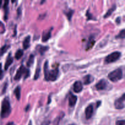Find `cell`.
Returning <instances> with one entry per match:
<instances>
[{"mask_svg":"<svg viewBox=\"0 0 125 125\" xmlns=\"http://www.w3.org/2000/svg\"><path fill=\"white\" fill-rule=\"evenodd\" d=\"M43 68L45 80L47 81H55L57 79V76H58L59 73L58 68L50 70L49 69L48 61H46L44 63Z\"/></svg>","mask_w":125,"mask_h":125,"instance_id":"6da1fadb","label":"cell"},{"mask_svg":"<svg viewBox=\"0 0 125 125\" xmlns=\"http://www.w3.org/2000/svg\"><path fill=\"white\" fill-rule=\"evenodd\" d=\"M94 114V106L93 104H90L86 107L85 109V118L87 120L92 118Z\"/></svg>","mask_w":125,"mask_h":125,"instance_id":"ba28073f","label":"cell"},{"mask_svg":"<svg viewBox=\"0 0 125 125\" xmlns=\"http://www.w3.org/2000/svg\"><path fill=\"white\" fill-rule=\"evenodd\" d=\"M6 125H13V122H9Z\"/></svg>","mask_w":125,"mask_h":125,"instance_id":"836d02e7","label":"cell"},{"mask_svg":"<svg viewBox=\"0 0 125 125\" xmlns=\"http://www.w3.org/2000/svg\"><path fill=\"white\" fill-rule=\"evenodd\" d=\"M116 125H125V121L124 120H118L116 122Z\"/></svg>","mask_w":125,"mask_h":125,"instance_id":"83f0119b","label":"cell"},{"mask_svg":"<svg viewBox=\"0 0 125 125\" xmlns=\"http://www.w3.org/2000/svg\"><path fill=\"white\" fill-rule=\"evenodd\" d=\"M83 81H84V84L85 85H88L92 83V82L94 81V78L90 74H88L85 76L83 78Z\"/></svg>","mask_w":125,"mask_h":125,"instance_id":"4fadbf2b","label":"cell"},{"mask_svg":"<svg viewBox=\"0 0 125 125\" xmlns=\"http://www.w3.org/2000/svg\"><path fill=\"white\" fill-rule=\"evenodd\" d=\"M52 30V28H51L50 30L48 31H45L43 32L42 34V40L43 42H47L49 39L51 38V31Z\"/></svg>","mask_w":125,"mask_h":125,"instance_id":"8fae6325","label":"cell"},{"mask_svg":"<svg viewBox=\"0 0 125 125\" xmlns=\"http://www.w3.org/2000/svg\"><path fill=\"white\" fill-rule=\"evenodd\" d=\"M9 47L10 46H9V45H4L3 46H2V47L0 48V56H2L5 52H6V51H7V50L9 48Z\"/></svg>","mask_w":125,"mask_h":125,"instance_id":"44dd1931","label":"cell"},{"mask_svg":"<svg viewBox=\"0 0 125 125\" xmlns=\"http://www.w3.org/2000/svg\"><path fill=\"white\" fill-rule=\"evenodd\" d=\"M123 70L120 68L112 71L108 74V78L114 83H116V82H118V81L121 80L123 78Z\"/></svg>","mask_w":125,"mask_h":125,"instance_id":"3957f363","label":"cell"},{"mask_svg":"<svg viewBox=\"0 0 125 125\" xmlns=\"http://www.w3.org/2000/svg\"><path fill=\"white\" fill-rule=\"evenodd\" d=\"M21 7H20L19 8L17 9V15L18 16H20L21 15Z\"/></svg>","mask_w":125,"mask_h":125,"instance_id":"4dcf8cb0","label":"cell"},{"mask_svg":"<svg viewBox=\"0 0 125 125\" xmlns=\"http://www.w3.org/2000/svg\"><path fill=\"white\" fill-rule=\"evenodd\" d=\"M108 83L104 79H103L100 80L97 84L95 85V88L97 90H106L107 89Z\"/></svg>","mask_w":125,"mask_h":125,"instance_id":"52a82bcc","label":"cell"},{"mask_svg":"<svg viewBox=\"0 0 125 125\" xmlns=\"http://www.w3.org/2000/svg\"><path fill=\"white\" fill-rule=\"evenodd\" d=\"M68 125H76V124H74V123H72V124H70Z\"/></svg>","mask_w":125,"mask_h":125,"instance_id":"d590c367","label":"cell"},{"mask_svg":"<svg viewBox=\"0 0 125 125\" xmlns=\"http://www.w3.org/2000/svg\"><path fill=\"white\" fill-rule=\"evenodd\" d=\"M116 7H117L116 4H114L113 6H112V7H111V8H110L109 9L107 10V12L105 13V15H104V18H108L109 17H110V16L112 14V13H113V12L115 10Z\"/></svg>","mask_w":125,"mask_h":125,"instance_id":"ac0fdd59","label":"cell"},{"mask_svg":"<svg viewBox=\"0 0 125 125\" xmlns=\"http://www.w3.org/2000/svg\"><path fill=\"white\" fill-rule=\"evenodd\" d=\"M9 1H5L4 4L3 5V8L4 9V20H6L7 19V17H8V13H9Z\"/></svg>","mask_w":125,"mask_h":125,"instance_id":"e0dca14e","label":"cell"},{"mask_svg":"<svg viewBox=\"0 0 125 125\" xmlns=\"http://www.w3.org/2000/svg\"><path fill=\"white\" fill-rule=\"evenodd\" d=\"M63 114L62 115V114H61L59 117H56L54 119V120L53 121V122H52V125H59L60 121H61V120L63 118Z\"/></svg>","mask_w":125,"mask_h":125,"instance_id":"603a6c76","label":"cell"},{"mask_svg":"<svg viewBox=\"0 0 125 125\" xmlns=\"http://www.w3.org/2000/svg\"><path fill=\"white\" fill-rule=\"evenodd\" d=\"M3 71L2 69V64L1 63H0V79H1L3 77Z\"/></svg>","mask_w":125,"mask_h":125,"instance_id":"f1b7e54d","label":"cell"},{"mask_svg":"<svg viewBox=\"0 0 125 125\" xmlns=\"http://www.w3.org/2000/svg\"><path fill=\"white\" fill-rule=\"evenodd\" d=\"M86 15L87 17V20H95V18L93 17L92 14L90 13L89 10H87V12L86 15Z\"/></svg>","mask_w":125,"mask_h":125,"instance_id":"4316f807","label":"cell"},{"mask_svg":"<svg viewBox=\"0 0 125 125\" xmlns=\"http://www.w3.org/2000/svg\"><path fill=\"white\" fill-rule=\"evenodd\" d=\"M95 43V39H94V37L92 36V35H91V36H90V37H89V41H88L86 47H85V50H90V49H91L94 46Z\"/></svg>","mask_w":125,"mask_h":125,"instance_id":"7c38bea8","label":"cell"},{"mask_svg":"<svg viewBox=\"0 0 125 125\" xmlns=\"http://www.w3.org/2000/svg\"><path fill=\"white\" fill-rule=\"evenodd\" d=\"M23 51L22 50H17V52H15V57L16 59L18 60L21 58V57L23 56Z\"/></svg>","mask_w":125,"mask_h":125,"instance_id":"7402d4cb","label":"cell"},{"mask_svg":"<svg viewBox=\"0 0 125 125\" xmlns=\"http://www.w3.org/2000/svg\"><path fill=\"white\" fill-rule=\"evenodd\" d=\"M7 83H6V84H4V89L2 90V94H4L5 92H6V88H7Z\"/></svg>","mask_w":125,"mask_h":125,"instance_id":"1f68e13d","label":"cell"},{"mask_svg":"<svg viewBox=\"0 0 125 125\" xmlns=\"http://www.w3.org/2000/svg\"><path fill=\"white\" fill-rule=\"evenodd\" d=\"M120 19H121L120 17H118V18H117V20H116V22H117V23H118V24H119L120 22L121 21V20H120Z\"/></svg>","mask_w":125,"mask_h":125,"instance_id":"d6a6232c","label":"cell"},{"mask_svg":"<svg viewBox=\"0 0 125 125\" xmlns=\"http://www.w3.org/2000/svg\"><path fill=\"white\" fill-rule=\"evenodd\" d=\"M125 29H122L120 32H119V34L116 36V38H119V39H125Z\"/></svg>","mask_w":125,"mask_h":125,"instance_id":"484cf974","label":"cell"},{"mask_svg":"<svg viewBox=\"0 0 125 125\" xmlns=\"http://www.w3.org/2000/svg\"><path fill=\"white\" fill-rule=\"evenodd\" d=\"M13 61V57H11L10 53L9 55V56L7 57V60H6V63H5V65H4V70H7L8 69L9 67L11 65V64L12 63Z\"/></svg>","mask_w":125,"mask_h":125,"instance_id":"9a60e30c","label":"cell"},{"mask_svg":"<svg viewBox=\"0 0 125 125\" xmlns=\"http://www.w3.org/2000/svg\"><path fill=\"white\" fill-rule=\"evenodd\" d=\"M40 70H41V69H40V66H38V67H37V68H36V70H35V74H34V80H37V79H39V76H40Z\"/></svg>","mask_w":125,"mask_h":125,"instance_id":"cb8c5ba5","label":"cell"},{"mask_svg":"<svg viewBox=\"0 0 125 125\" xmlns=\"http://www.w3.org/2000/svg\"><path fill=\"white\" fill-rule=\"evenodd\" d=\"M83 83L79 81H76L73 85V90L76 93H79L83 90Z\"/></svg>","mask_w":125,"mask_h":125,"instance_id":"30bf717a","label":"cell"},{"mask_svg":"<svg viewBox=\"0 0 125 125\" xmlns=\"http://www.w3.org/2000/svg\"><path fill=\"white\" fill-rule=\"evenodd\" d=\"M50 124V121H46V122H44L42 123L41 125H49Z\"/></svg>","mask_w":125,"mask_h":125,"instance_id":"f546056e","label":"cell"},{"mask_svg":"<svg viewBox=\"0 0 125 125\" xmlns=\"http://www.w3.org/2000/svg\"><path fill=\"white\" fill-rule=\"evenodd\" d=\"M77 100H78V97L72 93H70L69 96H68V104L70 107H73L75 106Z\"/></svg>","mask_w":125,"mask_h":125,"instance_id":"9c48e42d","label":"cell"},{"mask_svg":"<svg viewBox=\"0 0 125 125\" xmlns=\"http://www.w3.org/2000/svg\"><path fill=\"white\" fill-rule=\"evenodd\" d=\"M29 125H32V124H31V121H30V122H29Z\"/></svg>","mask_w":125,"mask_h":125,"instance_id":"8d00e7d4","label":"cell"},{"mask_svg":"<svg viewBox=\"0 0 125 125\" xmlns=\"http://www.w3.org/2000/svg\"><path fill=\"white\" fill-rule=\"evenodd\" d=\"M13 93H14L15 95L16 98L18 100H20L21 97V87L20 86H17V87L15 88V89L13 91Z\"/></svg>","mask_w":125,"mask_h":125,"instance_id":"d6986e66","label":"cell"},{"mask_svg":"<svg viewBox=\"0 0 125 125\" xmlns=\"http://www.w3.org/2000/svg\"><path fill=\"white\" fill-rule=\"evenodd\" d=\"M121 56H122V53L119 51L113 52L110 54H109L107 57H106L104 61L106 63H113L115 61H118L120 57H121Z\"/></svg>","mask_w":125,"mask_h":125,"instance_id":"5b68a950","label":"cell"},{"mask_svg":"<svg viewBox=\"0 0 125 125\" xmlns=\"http://www.w3.org/2000/svg\"><path fill=\"white\" fill-rule=\"evenodd\" d=\"M73 13H74V10H72V9H70L68 11V12H67L65 13L66 16L68 17V20H69V21H70L71 19H72Z\"/></svg>","mask_w":125,"mask_h":125,"instance_id":"d4e9b609","label":"cell"},{"mask_svg":"<svg viewBox=\"0 0 125 125\" xmlns=\"http://www.w3.org/2000/svg\"><path fill=\"white\" fill-rule=\"evenodd\" d=\"M125 94H123L121 97L116 100L114 102V106L117 109H122L125 107Z\"/></svg>","mask_w":125,"mask_h":125,"instance_id":"8992f818","label":"cell"},{"mask_svg":"<svg viewBox=\"0 0 125 125\" xmlns=\"http://www.w3.org/2000/svg\"><path fill=\"white\" fill-rule=\"evenodd\" d=\"M12 109H11L9 97H6L2 101L1 103V114L0 115L2 118H6L10 114Z\"/></svg>","mask_w":125,"mask_h":125,"instance_id":"7a4b0ae2","label":"cell"},{"mask_svg":"<svg viewBox=\"0 0 125 125\" xmlns=\"http://www.w3.org/2000/svg\"><path fill=\"white\" fill-rule=\"evenodd\" d=\"M1 3H2V1H0V8H1Z\"/></svg>","mask_w":125,"mask_h":125,"instance_id":"e575fe53","label":"cell"},{"mask_svg":"<svg viewBox=\"0 0 125 125\" xmlns=\"http://www.w3.org/2000/svg\"><path fill=\"white\" fill-rule=\"evenodd\" d=\"M34 62V54H31L30 56L29 57V59H28V62H27V66L28 67H31L33 65Z\"/></svg>","mask_w":125,"mask_h":125,"instance_id":"ffe728a7","label":"cell"},{"mask_svg":"<svg viewBox=\"0 0 125 125\" xmlns=\"http://www.w3.org/2000/svg\"><path fill=\"white\" fill-rule=\"evenodd\" d=\"M49 47L48 46H42V45H39L36 46V50L39 51L40 53V54L43 55L44 54L45 52L48 50Z\"/></svg>","mask_w":125,"mask_h":125,"instance_id":"2e32d148","label":"cell"},{"mask_svg":"<svg viewBox=\"0 0 125 125\" xmlns=\"http://www.w3.org/2000/svg\"><path fill=\"white\" fill-rule=\"evenodd\" d=\"M30 42H31L30 35H28V36L24 38L23 42V48H24V50H27V49L30 46Z\"/></svg>","mask_w":125,"mask_h":125,"instance_id":"5bb4252c","label":"cell"},{"mask_svg":"<svg viewBox=\"0 0 125 125\" xmlns=\"http://www.w3.org/2000/svg\"><path fill=\"white\" fill-rule=\"evenodd\" d=\"M29 74H30L29 70L28 68H26L23 65H21L19 69L17 70V73L14 77V79L16 81L20 80L23 75H24V79H26L29 76Z\"/></svg>","mask_w":125,"mask_h":125,"instance_id":"277c9868","label":"cell"}]
</instances>
